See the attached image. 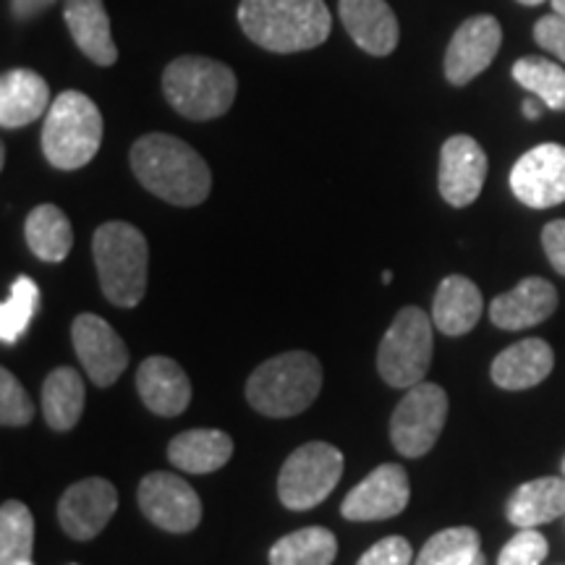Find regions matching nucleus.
<instances>
[{
  "label": "nucleus",
  "instance_id": "nucleus-1",
  "mask_svg": "<svg viewBox=\"0 0 565 565\" xmlns=\"http://www.w3.org/2000/svg\"><path fill=\"white\" fill-rule=\"evenodd\" d=\"M131 171L147 192L175 207H196L212 189V173L202 154L171 134H145L134 141Z\"/></svg>",
  "mask_w": 565,
  "mask_h": 565
},
{
  "label": "nucleus",
  "instance_id": "nucleus-2",
  "mask_svg": "<svg viewBox=\"0 0 565 565\" xmlns=\"http://www.w3.org/2000/svg\"><path fill=\"white\" fill-rule=\"evenodd\" d=\"M238 24L270 53L312 51L333 30L324 0H242Z\"/></svg>",
  "mask_w": 565,
  "mask_h": 565
},
{
  "label": "nucleus",
  "instance_id": "nucleus-3",
  "mask_svg": "<svg viewBox=\"0 0 565 565\" xmlns=\"http://www.w3.org/2000/svg\"><path fill=\"white\" fill-rule=\"evenodd\" d=\"M322 391V366L307 351H288L267 359L246 383V401L254 412L286 419L307 412Z\"/></svg>",
  "mask_w": 565,
  "mask_h": 565
},
{
  "label": "nucleus",
  "instance_id": "nucleus-4",
  "mask_svg": "<svg viewBox=\"0 0 565 565\" xmlns=\"http://www.w3.org/2000/svg\"><path fill=\"white\" fill-rule=\"evenodd\" d=\"M92 254L105 299L124 309L137 307L145 299L150 267L145 233L124 221L103 223L92 238Z\"/></svg>",
  "mask_w": 565,
  "mask_h": 565
},
{
  "label": "nucleus",
  "instance_id": "nucleus-5",
  "mask_svg": "<svg viewBox=\"0 0 565 565\" xmlns=\"http://www.w3.org/2000/svg\"><path fill=\"white\" fill-rule=\"evenodd\" d=\"M162 95L189 121H212L236 100V74L221 61L181 55L162 71Z\"/></svg>",
  "mask_w": 565,
  "mask_h": 565
},
{
  "label": "nucleus",
  "instance_id": "nucleus-6",
  "mask_svg": "<svg viewBox=\"0 0 565 565\" xmlns=\"http://www.w3.org/2000/svg\"><path fill=\"white\" fill-rule=\"evenodd\" d=\"M103 145L100 108L84 92L66 89L55 97L42 126V152L58 171H79Z\"/></svg>",
  "mask_w": 565,
  "mask_h": 565
},
{
  "label": "nucleus",
  "instance_id": "nucleus-7",
  "mask_svg": "<svg viewBox=\"0 0 565 565\" xmlns=\"http://www.w3.org/2000/svg\"><path fill=\"white\" fill-rule=\"evenodd\" d=\"M433 320L419 307H406L383 335L377 351L380 377L391 387H408L424 383L433 364Z\"/></svg>",
  "mask_w": 565,
  "mask_h": 565
},
{
  "label": "nucleus",
  "instance_id": "nucleus-8",
  "mask_svg": "<svg viewBox=\"0 0 565 565\" xmlns=\"http://www.w3.org/2000/svg\"><path fill=\"white\" fill-rule=\"evenodd\" d=\"M343 475V454L330 443H307L282 463L278 498L291 511H312L335 490Z\"/></svg>",
  "mask_w": 565,
  "mask_h": 565
},
{
  "label": "nucleus",
  "instance_id": "nucleus-9",
  "mask_svg": "<svg viewBox=\"0 0 565 565\" xmlns=\"http://www.w3.org/2000/svg\"><path fill=\"white\" fill-rule=\"evenodd\" d=\"M445 419H448V395L440 385L419 383L408 387L391 419L395 450L406 458L429 454L443 433Z\"/></svg>",
  "mask_w": 565,
  "mask_h": 565
},
{
  "label": "nucleus",
  "instance_id": "nucleus-10",
  "mask_svg": "<svg viewBox=\"0 0 565 565\" xmlns=\"http://www.w3.org/2000/svg\"><path fill=\"white\" fill-rule=\"evenodd\" d=\"M141 513L162 532L186 534L200 526L202 503L194 487L168 471H152L141 479L137 492Z\"/></svg>",
  "mask_w": 565,
  "mask_h": 565
},
{
  "label": "nucleus",
  "instance_id": "nucleus-11",
  "mask_svg": "<svg viewBox=\"0 0 565 565\" xmlns=\"http://www.w3.org/2000/svg\"><path fill=\"white\" fill-rule=\"evenodd\" d=\"M515 200L532 210H547L565 202V147L547 141L515 160L511 171Z\"/></svg>",
  "mask_w": 565,
  "mask_h": 565
},
{
  "label": "nucleus",
  "instance_id": "nucleus-12",
  "mask_svg": "<svg viewBox=\"0 0 565 565\" xmlns=\"http://www.w3.org/2000/svg\"><path fill=\"white\" fill-rule=\"evenodd\" d=\"M500 42H503V30H500V21L490 13L466 19L445 51V79L454 87H463L477 79L482 71L490 68L500 51Z\"/></svg>",
  "mask_w": 565,
  "mask_h": 565
},
{
  "label": "nucleus",
  "instance_id": "nucleus-13",
  "mask_svg": "<svg viewBox=\"0 0 565 565\" xmlns=\"http://www.w3.org/2000/svg\"><path fill=\"white\" fill-rule=\"evenodd\" d=\"M71 341H74V351L79 356L84 372L97 387L113 385L129 366V349L103 317H76L74 324H71Z\"/></svg>",
  "mask_w": 565,
  "mask_h": 565
},
{
  "label": "nucleus",
  "instance_id": "nucleus-14",
  "mask_svg": "<svg viewBox=\"0 0 565 565\" xmlns=\"http://www.w3.org/2000/svg\"><path fill=\"white\" fill-rule=\"evenodd\" d=\"M118 508V492L108 479L89 477L71 484L58 500V521L71 540L87 542L108 526Z\"/></svg>",
  "mask_w": 565,
  "mask_h": 565
},
{
  "label": "nucleus",
  "instance_id": "nucleus-15",
  "mask_svg": "<svg viewBox=\"0 0 565 565\" xmlns=\"http://www.w3.org/2000/svg\"><path fill=\"white\" fill-rule=\"evenodd\" d=\"M412 498L404 466L383 463L345 494L341 513L349 521H385L404 513Z\"/></svg>",
  "mask_w": 565,
  "mask_h": 565
},
{
  "label": "nucleus",
  "instance_id": "nucleus-16",
  "mask_svg": "<svg viewBox=\"0 0 565 565\" xmlns=\"http://www.w3.org/2000/svg\"><path fill=\"white\" fill-rule=\"evenodd\" d=\"M487 179V154L477 139L456 134L443 145L440 152V183L443 200L450 207H469L479 200Z\"/></svg>",
  "mask_w": 565,
  "mask_h": 565
},
{
  "label": "nucleus",
  "instance_id": "nucleus-17",
  "mask_svg": "<svg viewBox=\"0 0 565 565\" xmlns=\"http://www.w3.org/2000/svg\"><path fill=\"white\" fill-rule=\"evenodd\" d=\"M338 13L364 53L383 58L398 47L401 26L387 0H338Z\"/></svg>",
  "mask_w": 565,
  "mask_h": 565
},
{
  "label": "nucleus",
  "instance_id": "nucleus-18",
  "mask_svg": "<svg viewBox=\"0 0 565 565\" xmlns=\"http://www.w3.org/2000/svg\"><path fill=\"white\" fill-rule=\"evenodd\" d=\"M557 309V291L545 278H524L513 291L494 296L490 320L500 330H526L545 322Z\"/></svg>",
  "mask_w": 565,
  "mask_h": 565
},
{
  "label": "nucleus",
  "instance_id": "nucleus-19",
  "mask_svg": "<svg viewBox=\"0 0 565 565\" xmlns=\"http://www.w3.org/2000/svg\"><path fill=\"white\" fill-rule=\"evenodd\" d=\"M137 391L145 406L158 416H179L192 404L186 372L168 356H150L139 364Z\"/></svg>",
  "mask_w": 565,
  "mask_h": 565
},
{
  "label": "nucleus",
  "instance_id": "nucleus-20",
  "mask_svg": "<svg viewBox=\"0 0 565 565\" xmlns=\"http://www.w3.org/2000/svg\"><path fill=\"white\" fill-rule=\"evenodd\" d=\"M51 87L32 68H11L0 79V126L24 129L47 116L51 110Z\"/></svg>",
  "mask_w": 565,
  "mask_h": 565
},
{
  "label": "nucleus",
  "instance_id": "nucleus-21",
  "mask_svg": "<svg viewBox=\"0 0 565 565\" xmlns=\"http://www.w3.org/2000/svg\"><path fill=\"white\" fill-rule=\"evenodd\" d=\"M555 366V353L542 338H526L508 345L494 356L490 366L492 383L503 391H529L536 387Z\"/></svg>",
  "mask_w": 565,
  "mask_h": 565
},
{
  "label": "nucleus",
  "instance_id": "nucleus-22",
  "mask_svg": "<svg viewBox=\"0 0 565 565\" xmlns=\"http://www.w3.org/2000/svg\"><path fill=\"white\" fill-rule=\"evenodd\" d=\"M63 19L76 47L97 66H113L118 47L113 42L110 17L103 0H63Z\"/></svg>",
  "mask_w": 565,
  "mask_h": 565
},
{
  "label": "nucleus",
  "instance_id": "nucleus-23",
  "mask_svg": "<svg viewBox=\"0 0 565 565\" xmlns=\"http://www.w3.org/2000/svg\"><path fill=\"white\" fill-rule=\"evenodd\" d=\"M484 312L482 291L463 275H448L437 286L433 303V322L440 333L458 338L477 328Z\"/></svg>",
  "mask_w": 565,
  "mask_h": 565
},
{
  "label": "nucleus",
  "instance_id": "nucleus-24",
  "mask_svg": "<svg viewBox=\"0 0 565 565\" xmlns=\"http://www.w3.org/2000/svg\"><path fill=\"white\" fill-rule=\"evenodd\" d=\"M561 515H565V479H532L508 500V521L519 529H536Z\"/></svg>",
  "mask_w": 565,
  "mask_h": 565
},
{
  "label": "nucleus",
  "instance_id": "nucleus-25",
  "mask_svg": "<svg viewBox=\"0 0 565 565\" xmlns=\"http://www.w3.org/2000/svg\"><path fill=\"white\" fill-rule=\"evenodd\" d=\"M233 456V440L221 429H189L173 437L168 458L186 475H212Z\"/></svg>",
  "mask_w": 565,
  "mask_h": 565
},
{
  "label": "nucleus",
  "instance_id": "nucleus-26",
  "mask_svg": "<svg viewBox=\"0 0 565 565\" xmlns=\"http://www.w3.org/2000/svg\"><path fill=\"white\" fill-rule=\"evenodd\" d=\"M24 236L26 246L42 263H63L74 246V231L66 212L55 204H40L26 215Z\"/></svg>",
  "mask_w": 565,
  "mask_h": 565
},
{
  "label": "nucleus",
  "instance_id": "nucleus-27",
  "mask_svg": "<svg viewBox=\"0 0 565 565\" xmlns=\"http://www.w3.org/2000/svg\"><path fill=\"white\" fill-rule=\"evenodd\" d=\"M84 412L82 374L71 366H58L47 374L42 385V414L55 433H68L76 427Z\"/></svg>",
  "mask_w": 565,
  "mask_h": 565
},
{
  "label": "nucleus",
  "instance_id": "nucleus-28",
  "mask_svg": "<svg viewBox=\"0 0 565 565\" xmlns=\"http://www.w3.org/2000/svg\"><path fill=\"white\" fill-rule=\"evenodd\" d=\"M335 555V534L322 526H307L275 542L270 565H333Z\"/></svg>",
  "mask_w": 565,
  "mask_h": 565
},
{
  "label": "nucleus",
  "instance_id": "nucleus-29",
  "mask_svg": "<svg viewBox=\"0 0 565 565\" xmlns=\"http://www.w3.org/2000/svg\"><path fill=\"white\" fill-rule=\"evenodd\" d=\"M511 74L550 110H565V68L561 63L542 58V55H526L513 63Z\"/></svg>",
  "mask_w": 565,
  "mask_h": 565
},
{
  "label": "nucleus",
  "instance_id": "nucleus-30",
  "mask_svg": "<svg viewBox=\"0 0 565 565\" xmlns=\"http://www.w3.org/2000/svg\"><path fill=\"white\" fill-rule=\"evenodd\" d=\"M482 555L477 529L450 526L429 536L414 565H469Z\"/></svg>",
  "mask_w": 565,
  "mask_h": 565
},
{
  "label": "nucleus",
  "instance_id": "nucleus-31",
  "mask_svg": "<svg viewBox=\"0 0 565 565\" xmlns=\"http://www.w3.org/2000/svg\"><path fill=\"white\" fill-rule=\"evenodd\" d=\"M34 547L32 511L19 500H6L0 508V565L30 561Z\"/></svg>",
  "mask_w": 565,
  "mask_h": 565
},
{
  "label": "nucleus",
  "instance_id": "nucleus-32",
  "mask_svg": "<svg viewBox=\"0 0 565 565\" xmlns=\"http://www.w3.org/2000/svg\"><path fill=\"white\" fill-rule=\"evenodd\" d=\"M40 307V288L38 282L26 275L17 278L11 286L9 299L0 307V341L6 345H13L30 328L34 312Z\"/></svg>",
  "mask_w": 565,
  "mask_h": 565
},
{
  "label": "nucleus",
  "instance_id": "nucleus-33",
  "mask_svg": "<svg viewBox=\"0 0 565 565\" xmlns=\"http://www.w3.org/2000/svg\"><path fill=\"white\" fill-rule=\"evenodd\" d=\"M34 416V406L26 395L24 385L19 383L17 374L0 370V422L6 427H24Z\"/></svg>",
  "mask_w": 565,
  "mask_h": 565
},
{
  "label": "nucleus",
  "instance_id": "nucleus-34",
  "mask_svg": "<svg viewBox=\"0 0 565 565\" xmlns=\"http://www.w3.org/2000/svg\"><path fill=\"white\" fill-rule=\"evenodd\" d=\"M550 553L547 540L536 529H521L508 545L500 550L498 565H542Z\"/></svg>",
  "mask_w": 565,
  "mask_h": 565
},
{
  "label": "nucleus",
  "instance_id": "nucleus-35",
  "mask_svg": "<svg viewBox=\"0 0 565 565\" xmlns=\"http://www.w3.org/2000/svg\"><path fill=\"white\" fill-rule=\"evenodd\" d=\"M412 545L404 536H385L359 557L356 565H412Z\"/></svg>",
  "mask_w": 565,
  "mask_h": 565
},
{
  "label": "nucleus",
  "instance_id": "nucleus-36",
  "mask_svg": "<svg viewBox=\"0 0 565 565\" xmlns=\"http://www.w3.org/2000/svg\"><path fill=\"white\" fill-rule=\"evenodd\" d=\"M534 40L540 42V47H545L547 53L565 63V17L555 11L550 17H542L534 24Z\"/></svg>",
  "mask_w": 565,
  "mask_h": 565
},
{
  "label": "nucleus",
  "instance_id": "nucleus-37",
  "mask_svg": "<svg viewBox=\"0 0 565 565\" xmlns=\"http://www.w3.org/2000/svg\"><path fill=\"white\" fill-rule=\"evenodd\" d=\"M542 246L555 273L565 275V221H553L542 228Z\"/></svg>",
  "mask_w": 565,
  "mask_h": 565
},
{
  "label": "nucleus",
  "instance_id": "nucleus-38",
  "mask_svg": "<svg viewBox=\"0 0 565 565\" xmlns=\"http://www.w3.org/2000/svg\"><path fill=\"white\" fill-rule=\"evenodd\" d=\"M55 3H58V0H11V13L19 21H30L34 17H40V13H45L47 9H53Z\"/></svg>",
  "mask_w": 565,
  "mask_h": 565
},
{
  "label": "nucleus",
  "instance_id": "nucleus-39",
  "mask_svg": "<svg viewBox=\"0 0 565 565\" xmlns=\"http://www.w3.org/2000/svg\"><path fill=\"white\" fill-rule=\"evenodd\" d=\"M521 110H524V116L529 118V121H540V118H542V108H540V103L534 100V97H529V100L521 103Z\"/></svg>",
  "mask_w": 565,
  "mask_h": 565
},
{
  "label": "nucleus",
  "instance_id": "nucleus-40",
  "mask_svg": "<svg viewBox=\"0 0 565 565\" xmlns=\"http://www.w3.org/2000/svg\"><path fill=\"white\" fill-rule=\"evenodd\" d=\"M553 3V11L561 13V17H565V0H550Z\"/></svg>",
  "mask_w": 565,
  "mask_h": 565
},
{
  "label": "nucleus",
  "instance_id": "nucleus-41",
  "mask_svg": "<svg viewBox=\"0 0 565 565\" xmlns=\"http://www.w3.org/2000/svg\"><path fill=\"white\" fill-rule=\"evenodd\" d=\"M519 3H524V6H542V3H550V0H519Z\"/></svg>",
  "mask_w": 565,
  "mask_h": 565
},
{
  "label": "nucleus",
  "instance_id": "nucleus-42",
  "mask_svg": "<svg viewBox=\"0 0 565 565\" xmlns=\"http://www.w3.org/2000/svg\"><path fill=\"white\" fill-rule=\"evenodd\" d=\"M469 565H487V557H484V555H479L477 561H475V563H469Z\"/></svg>",
  "mask_w": 565,
  "mask_h": 565
},
{
  "label": "nucleus",
  "instance_id": "nucleus-43",
  "mask_svg": "<svg viewBox=\"0 0 565 565\" xmlns=\"http://www.w3.org/2000/svg\"><path fill=\"white\" fill-rule=\"evenodd\" d=\"M393 280V273H383V282H391Z\"/></svg>",
  "mask_w": 565,
  "mask_h": 565
},
{
  "label": "nucleus",
  "instance_id": "nucleus-44",
  "mask_svg": "<svg viewBox=\"0 0 565 565\" xmlns=\"http://www.w3.org/2000/svg\"><path fill=\"white\" fill-rule=\"evenodd\" d=\"M19 565H34V563H32V557H30V561H21Z\"/></svg>",
  "mask_w": 565,
  "mask_h": 565
},
{
  "label": "nucleus",
  "instance_id": "nucleus-45",
  "mask_svg": "<svg viewBox=\"0 0 565 565\" xmlns=\"http://www.w3.org/2000/svg\"><path fill=\"white\" fill-rule=\"evenodd\" d=\"M563 471H565V458H563Z\"/></svg>",
  "mask_w": 565,
  "mask_h": 565
}]
</instances>
